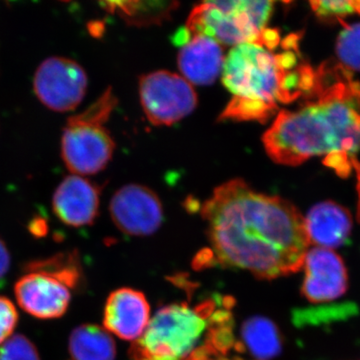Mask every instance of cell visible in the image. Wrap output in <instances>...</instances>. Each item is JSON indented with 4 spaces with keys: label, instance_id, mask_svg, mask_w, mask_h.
<instances>
[{
    "label": "cell",
    "instance_id": "obj_1",
    "mask_svg": "<svg viewBox=\"0 0 360 360\" xmlns=\"http://www.w3.org/2000/svg\"><path fill=\"white\" fill-rule=\"evenodd\" d=\"M201 215L210 243L206 262L262 279L302 269L310 243L304 217L290 201L231 179L215 188Z\"/></svg>",
    "mask_w": 360,
    "mask_h": 360
},
{
    "label": "cell",
    "instance_id": "obj_2",
    "mask_svg": "<svg viewBox=\"0 0 360 360\" xmlns=\"http://www.w3.org/2000/svg\"><path fill=\"white\" fill-rule=\"evenodd\" d=\"M352 78L340 75L315 89L312 101L297 111L281 110L264 135L267 155L278 165L297 167L333 151L360 149V98Z\"/></svg>",
    "mask_w": 360,
    "mask_h": 360
},
{
    "label": "cell",
    "instance_id": "obj_3",
    "mask_svg": "<svg viewBox=\"0 0 360 360\" xmlns=\"http://www.w3.org/2000/svg\"><path fill=\"white\" fill-rule=\"evenodd\" d=\"M207 300L195 307L174 303L162 307L129 350L132 360H187L210 342L220 324L232 319L231 300Z\"/></svg>",
    "mask_w": 360,
    "mask_h": 360
},
{
    "label": "cell",
    "instance_id": "obj_4",
    "mask_svg": "<svg viewBox=\"0 0 360 360\" xmlns=\"http://www.w3.org/2000/svg\"><path fill=\"white\" fill-rule=\"evenodd\" d=\"M284 70L276 54L259 44L232 47L225 56L221 78L232 98L219 120L265 122L283 103Z\"/></svg>",
    "mask_w": 360,
    "mask_h": 360
},
{
    "label": "cell",
    "instance_id": "obj_5",
    "mask_svg": "<svg viewBox=\"0 0 360 360\" xmlns=\"http://www.w3.org/2000/svg\"><path fill=\"white\" fill-rule=\"evenodd\" d=\"M14 285L21 309L39 319H56L68 311L71 290L82 283L79 257L75 251L32 260Z\"/></svg>",
    "mask_w": 360,
    "mask_h": 360
},
{
    "label": "cell",
    "instance_id": "obj_6",
    "mask_svg": "<svg viewBox=\"0 0 360 360\" xmlns=\"http://www.w3.org/2000/svg\"><path fill=\"white\" fill-rule=\"evenodd\" d=\"M116 103L112 89H108L89 108L68 118L61 136V156L71 174H98L112 158L115 143L105 123Z\"/></svg>",
    "mask_w": 360,
    "mask_h": 360
},
{
    "label": "cell",
    "instance_id": "obj_7",
    "mask_svg": "<svg viewBox=\"0 0 360 360\" xmlns=\"http://www.w3.org/2000/svg\"><path fill=\"white\" fill-rule=\"evenodd\" d=\"M274 4L251 0L201 2L189 14L186 28L191 37L205 35L222 46L243 44L262 46Z\"/></svg>",
    "mask_w": 360,
    "mask_h": 360
},
{
    "label": "cell",
    "instance_id": "obj_8",
    "mask_svg": "<svg viewBox=\"0 0 360 360\" xmlns=\"http://www.w3.org/2000/svg\"><path fill=\"white\" fill-rule=\"evenodd\" d=\"M142 108L153 124L172 125L191 115L198 105V96L186 78L160 70L139 79Z\"/></svg>",
    "mask_w": 360,
    "mask_h": 360
},
{
    "label": "cell",
    "instance_id": "obj_9",
    "mask_svg": "<svg viewBox=\"0 0 360 360\" xmlns=\"http://www.w3.org/2000/svg\"><path fill=\"white\" fill-rule=\"evenodd\" d=\"M86 72L70 58L52 56L42 61L33 77V90L40 103L56 112L77 110L86 94Z\"/></svg>",
    "mask_w": 360,
    "mask_h": 360
},
{
    "label": "cell",
    "instance_id": "obj_10",
    "mask_svg": "<svg viewBox=\"0 0 360 360\" xmlns=\"http://www.w3.org/2000/svg\"><path fill=\"white\" fill-rule=\"evenodd\" d=\"M110 212L118 229L129 236H150L158 231L163 220L160 198L148 187L139 184H129L116 191Z\"/></svg>",
    "mask_w": 360,
    "mask_h": 360
},
{
    "label": "cell",
    "instance_id": "obj_11",
    "mask_svg": "<svg viewBox=\"0 0 360 360\" xmlns=\"http://www.w3.org/2000/svg\"><path fill=\"white\" fill-rule=\"evenodd\" d=\"M302 267L305 276L302 291L309 302H333L347 292V267L335 251L321 248L309 250Z\"/></svg>",
    "mask_w": 360,
    "mask_h": 360
},
{
    "label": "cell",
    "instance_id": "obj_12",
    "mask_svg": "<svg viewBox=\"0 0 360 360\" xmlns=\"http://www.w3.org/2000/svg\"><path fill=\"white\" fill-rule=\"evenodd\" d=\"M98 186L79 175L71 174L59 184L52 198V210L63 224L71 227L94 224L99 210Z\"/></svg>",
    "mask_w": 360,
    "mask_h": 360
},
{
    "label": "cell",
    "instance_id": "obj_13",
    "mask_svg": "<svg viewBox=\"0 0 360 360\" xmlns=\"http://www.w3.org/2000/svg\"><path fill=\"white\" fill-rule=\"evenodd\" d=\"M150 309L143 293L120 288L106 300L103 326L113 335L124 340H137L149 323Z\"/></svg>",
    "mask_w": 360,
    "mask_h": 360
},
{
    "label": "cell",
    "instance_id": "obj_14",
    "mask_svg": "<svg viewBox=\"0 0 360 360\" xmlns=\"http://www.w3.org/2000/svg\"><path fill=\"white\" fill-rule=\"evenodd\" d=\"M224 59L221 44L205 35H193L182 45L177 63L189 84L210 85L221 73Z\"/></svg>",
    "mask_w": 360,
    "mask_h": 360
},
{
    "label": "cell",
    "instance_id": "obj_15",
    "mask_svg": "<svg viewBox=\"0 0 360 360\" xmlns=\"http://www.w3.org/2000/svg\"><path fill=\"white\" fill-rule=\"evenodd\" d=\"M304 219L309 243L319 248H340L352 234V214L347 208L333 201H323L314 205Z\"/></svg>",
    "mask_w": 360,
    "mask_h": 360
},
{
    "label": "cell",
    "instance_id": "obj_16",
    "mask_svg": "<svg viewBox=\"0 0 360 360\" xmlns=\"http://www.w3.org/2000/svg\"><path fill=\"white\" fill-rule=\"evenodd\" d=\"M241 345L255 360H271L283 350V338L274 321L264 316H253L241 326Z\"/></svg>",
    "mask_w": 360,
    "mask_h": 360
},
{
    "label": "cell",
    "instance_id": "obj_17",
    "mask_svg": "<svg viewBox=\"0 0 360 360\" xmlns=\"http://www.w3.org/2000/svg\"><path fill=\"white\" fill-rule=\"evenodd\" d=\"M72 360H115L116 347L106 329L84 324L73 329L68 340Z\"/></svg>",
    "mask_w": 360,
    "mask_h": 360
},
{
    "label": "cell",
    "instance_id": "obj_18",
    "mask_svg": "<svg viewBox=\"0 0 360 360\" xmlns=\"http://www.w3.org/2000/svg\"><path fill=\"white\" fill-rule=\"evenodd\" d=\"M101 6L111 13H116L125 22L135 26L160 25L168 20L179 6L169 1H110Z\"/></svg>",
    "mask_w": 360,
    "mask_h": 360
},
{
    "label": "cell",
    "instance_id": "obj_19",
    "mask_svg": "<svg viewBox=\"0 0 360 360\" xmlns=\"http://www.w3.org/2000/svg\"><path fill=\"white\" fill-rule=\"evenodd\" d=\"M340 21L345 30L338 35L336 54L348 70L360 71V23L349 25Z\"/></svg>",
    "mask_w": 360,
    "mask_h": 360
},
{
    "label": "cell",
    "instance_id": "obj_20",
    "mask_svg": "<svg viewBox=\"0 0 360 360\" xmlns=\"http://www.w3.org/2000/svg\"><path fill=\"white\" fill-rule=\"evenodd\" d=\"M0 360H40V356L30 338L14 335L0 347Z\"/></svg>",
    "mask_w": 360,
    "mask_h": 360
},
{
    "label": "cell",
    "instance_id": "obj_21",
    "mask_svg": "<svg viewBox=\"0 0 360 360\" xmlns=\"http://www.w3.org/2000/svg\"><path fill=\"white\" fill-rule=\"evenodd\" d=\"M18 312L11 300L0 296V345L6 342L18 326Z\"/></svg>",
    "mask_w": 360,
    "mask_h": 360
},
{
    "label": "cell",
    "instance_id": "obj_22",
    "mask_svg": "<svg viewBox=\"0 0 360 360\" xmlns=\"http://www.w3.org/2000/svg\"><path fill=\"white\" fill-rule=\"evenodd\" d=\"M310 6L319 18L343 16L354 13L349 1H311Z\"/></svg>",
    "mask_w": 360,
    "mask_h": 360
},
{
    "label": "cell",
    "instance_id": "obj_23",
    "mask_svg": "<svg viewBox=\"0 0 360 360\" xmlns=\"http://www.w3.org/2000/svg\"><path fill=\"white\" fill-rule=\"evenodd\" d=\"M323 165L329 168H333L336 174L342 179H347L352 172V165L348 160V155L345 151H333L328 153L324 158Z\"/></svg>",
    "mask_w": 360,
    "mask_h": 360
},
{
    "label": "cell",
    "instance_id": "obj_24",
    "mask_svg": "<svg viewBox=\"0 0 360 360\" xmlns=\"http://www.w3.org/2000/svg\"><path fill=\"white\" fill-rule=\"evenodd\" d=\"M298 71H300V89L302 91V96L309 98L311 96L312 92L316 84V73L309 65H298Z\"/></svg>",
    "mask_w": 360,
    "mask_h": 360
},
{
    "label": "cell",
    "instance_id": "obj_25",
    "mask_svg": "<svg viewBox=\"0 0 360 360\" xmlns=\"http://www.w3.org/2000/svg\"><path fill=\"white\" fill-rule=\"evenodd\" d=\"M187 360H243L240 357L227 356V354H221L219 350L213 348L212 345H207L200 348L198 352H194Z\"/></svg>",
    "mask_w": 360,
    "mask_h": 360
},
{
    "label": "cell",
    "instance_id": "obj_26",
    "mask_svg": "<svg viewBox=\"0 0 360 360\" xmlns=\"http://www.w3.org/2000/svg\"><path fill=\"white\" fill-rule=\"evenodd\" d=\"M11 253H9L6 243L0 238V286L6 281V276L8 274L9 269H11Z\"/></svg>",
    "mask_w": 360,
    "mask_h": 360
},
{
    "label": "cell",
    "instance_id": "obj_27",
    "mask_svg": "<svg viewBox=\"0 0 360 360\" xmlns=\"http://www.w3.org/2000/svg\"><path fill=\"white\" fill-rule=\"evenodd\" d=\"M302 35L303 32L291 33L281 41V47L285 51H295L300 53V42Z\"/></svg>",
    "mask_w": 360,
    "mask_h": 360
},
{
    "label": "cell",
    "instance_id": "obj_28",
    "mask_svg": "<svg viewBox=\"0 0 360 360\" xmlns=\"http://www.w3.org/2000/svg\"><path fill=\"white\" fill-rule=\"evenodd\" d=\"M32 231L33 234L35 236H42L44 234V232L46 231V225H45L44 222L41 221V219L34 220L32 224Z\"/></svg>",
    "mask_w": 360,
    "mask_h": 360
},
{
    "label": "cell",
    "instance_id": "obj_29",
    "mask_svg": "<svg viewBox=\"0 0 360 360\" xmlns=\"http://www.w3.org/2000/svg\"><path fill=\"white\" fill-rule=\"evenodd\" d=\"M352 165H354V167L356 168L357 174H359V184H360V163L357 162V160H355V158H354V160H352ZM359 195H360V191H359ZM359 220H360V202H359Z\"/></svg>",
    "mask_w": 360,
    "mask_h": 360
},
{
    "label": "cell",
    "instance_id": "obj_30",
    "mask_svg": "<svg viewBox=\"0 0 360 360\" xmlns=\"http://www.w3.org/2000/svg\"><path fill=\"white\" fill-rule=\"evenodd\" d=\"M349 4L352 8H354V11L360 14V0L359 1L354 0V1H349Z\"/></svg>",
    "mask_w": 360,
    "mask_h": 360
}]
</instances>
